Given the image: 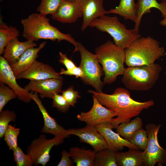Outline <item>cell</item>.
<instances>
[{
  "mask_svg": "<svg viewBox=\"0 0 166 166\" xmlns=\"http://www.w3.org/2000/svg\"><path fill=\"white\" fill-rule=\"evenodd\" d=\"M88 92L93 94L102 105L116 113V117L113 118L110 122L113 129L123 122H130L132 118L154 104L152 100L141 102L134 100L128 90L123 88H117L110 94L91 89Z\"/></svg>",
  "mask_w": 166,
  "mask_h": 166,
  "instance_id": "6da1fadb",
  "label": "cell"
},
{
  "mask_svg": "<svg viewBox=\"0 0 166 166\" xmlns=\"http://www.w3.org/2000/svg\"><path fill=\"white\" fill-rule=\"evenodd\" d=\"M49 19L39 13H33L21 21L23 27L22 36L27 40L37 41L40 39H49L59 42L65 40L75 47L74 52L78 51L77 42L69 34L60 31L51 25Z\"/></svg>",
  "mask_w": 166,
  "mask_h": 166,
  "instance_id": "7a4b0ae2",
  "label": "cell"
},
{
  "mask_svg": "<svg viewBox=\"0 0 166 166\" xmlns=\"http://www.w3.org/2000/svg\"><path fill=\"white\" fill-rule=\"evenodd\" d=\"M95 52L103 70L105 84L113 83L118 76L123 75L125 68L124 65L126 60L125 49L108 40L96 48Z\"/></svg>",
  "mask_w": 166,
  "mask_h": 166,
  "instance_id": "3957f363",
  "label": "cell"
},
{
  "mask_svg": "<svg viewBox=\"0 0 166 166\" xmlns=\"http://www.w3.org/2000/svg\"><path fill=\"white\" fill-rule=\"evenodd\" d=\"M127 66L149 65L164 55L165 51L159 42L149 36L140 37L125 49Z\"/></svg>",
  "mask_w": 166,
  "mask_h": 166,
  "instance_id": "277c9868",
  "label": "cell"
},
{
  "mask_svg": "<svg viewBox=\"0 0 166 166\" xmlns=\"http://www.w3.org/2000/svg\"><path fill=\"white\" fill-rule=\"evenodd\" d=\"M162 69L160 65L156 63L128 66L122 75L121 81L130 90L148 91L153 87L159 79Z\"/></svg>",
  "mask_w": 166,
  "mask_h": 166,
  "instance_id": "5b68a950",
  "label": "cell"
},
{
  "mask_svg": "<svg viewBox=\"0 0 166 166\" xmlns=\"http://www.w3.org/2000/svg\"><path fill=\"white\" fill-rule=\"evenodd\" d=\"M89 26L108 33L113 38L115 44L124 49L134 40L141 37L133 29H127L116 16L104 15L93 20Z\"/></svg>",
  "mask_w": 166,
  "mask_h": 166,
  "instance_id": "8992f818",
  "label": "cell"
},
{
  "mask_svg": "<svg viewBox=\"0 0 166 166\" xmlns=\"http://www.w3.org/2000/svg\"><path fill=\"white\" fill-rule=\"evenodd\" d=\"M77 49L81 58L79 66L84 75L82 80L85 84L93 87L96 91H102L105 84L101 81V77L104 73L96 55L88 50L79 42H77Z\"/></svg>",
  "mask_w": 166,
  "mask_h": 166,
  "instance_id": "52a82bcc",
  "label": "cell"
},
{
  "mask_svg": "<svg viewBox=\"0 0 166 166\" xmlns=\"http://www.w3.org/2000/svg\"><path fill=\"white\" fill-rule=\"evenodd\" d=\"M161 125L149 123L145 126L148 137L144 152V166H162L166 164V149L162 148L159 144L157 135Z\"/></svg>",
  "mask_w": 166,
  "mask_h": 166,
  "instance_id": "ba28073f",
  "label": "cell"
},
{
  "mask_svg": "<svg viewBox=\"0 0 166 166\" xmlns=\"http://www.w3.org/2000/svg\"><path fill=\"white\" fill-rule=\"evenodd\" d=\"M64 139L58 136L48 139L45 135L42 134L32 141L28 146L27 153L31 156L34 165L41 164L44 166L50 160V152L52 148L61 144Z\"/></svg>",
  "mask_w": 166,
  "mask_h": 166,
  "instance_id": "9c48e42d",
  "label": "cell"
},
{
  "mask_svg": "<svg viewBox=\"0 0 166 166\" xmlns=\"http://www.w3.org/2000/svg\"><path fill=\"white\" fill-rule=\"evenodd\" d=\"M93 104L91 109L88 112H82L77 116L80 121L85 122L87 125L93 126L106 122H111L116 116L113 111L102 105L93 95Z\"/></svg>",
  "mask_w": 166,
  "mask_h": 166,
  "instance_id": "30bf717a",
  "label": "cell"
},
{
  "mask_svg": "<svg viewBox=\"0 0 166 166\" xmlns=\"http://www.w3.org/2000/svg\"><path fill=\"white\" fill-rule=\"evenodd\" d=\"M68 130L70 135L77 136L80 142L91 146L96 153L108 148L103 136L94 126L87 125L83 128H72Z\"/></svg>",
  "mask_w": 166,
  "mask_h": 166,
  "instance_id": "8fae6325",
  "label": "cell"
},
{
  "mask_svg": "<svg viewBox=\"0 0 166 166\" xmlns=\"http://www.w3.org/2000/svg\"><path fill=\"white\" fill-rule=\"evenodd\" d=\"M16 77L10 65L2 56H0V82L7 85L14 90L18 96V99L25 103L30 102L29 91L20 87L16 81Z\"/></svg>",
  "mask_w": 166,
  "mask_h": 166,
  "instance_id": "7c38bea8",
  "label": "cell"
},
{
  "mask_svg": "<svg viewBox=\"0 0 166 166\" xmlns=\"http://www.w3.org/2000/svg\"><path fill=\"white\" fill-rule=\"evenodd\" d=\"M95 128L102 135L108 148L115 152L122 151L126 147L128 148L139 149L137 146L130 141L122 137L118 133L114 132L110 122H106L95 126ZM140 150V149H139Z\"/></svg>",
  "mask_w": 166,
  "mask_h": 166,
  "instance_id": "4fadbf2b",
  "label": "cell"
},
{
  "mask_svg": "<svg viewBox=\"0 0 166 166\" xmlns=\"http://www.w3.org/2000/svg\"><path fill=\"white\" fill-rule=\"evenodd\" d=\"M63 84V79L51 78L39 80H31L24 88L28 91L39 93L43 99L48 97L52 99L55 93L61 92Z\"/></svg>",
  "mask_w": 166,
  "mask_h": 166,
  "instance_id": "5bb4252c",
  "label": "cell"
},
{
  "mask_svg": "<svg viewBox=\"0 0 166 166\" xmlns=\"http://www.w3.org/2000/svg\"><path fill=\"white\" fill-rule=\"evenodd\" d=\"M30 96L37 105L41 112L44 120V125L41 132L44 133L51 134L55 136L65 138H68L69 135L68 130L65 129L59 125L56 120L50 116L38 97V93H30Z\"/></svg>",
  "mask_w": 166,
  "mask_h": 166,
  "instance_id": "9a60e30c",
  "label": "cell"
},
{
  "mask_svg": "<svg viewBox=\"0 0 166 166\" xmlns=\"http://www.w3.org/2000/svg\"><path fill=\"white\" fill-rule=\"evenodd\" d=\"M50 65L36 61L27 69L20 74L17 79H26L39 80L55 78L63 79V77Z\"/></svg>",
  "mask_w": 166,
  "mask_h": 166,
  "instance_id": "2e32d148",
  "label": "cell"
},
{
  "mask_svg": "<svg viewBox=\"0 0 166 166\" xmlns=\"http://www.w3.org/2000/svg\"><path fill=\"white\" fill-rule=\"evenodd\" d=\"M104 0H77L82 10L83 21L82 31L89 26L94 19L106 14V10L103 7Z\"/></svg>",
  "mask_w": 166,
  "mask_h": 166,
  "instance_id": "e0dca14e",
  "label": "cell"
},
{
  "mask_svg": "<svg viewBox=\"0 0 166 166\" xmlns=\"http://www.w3.org/2000/svg\"><path fill=\"white\" fill-rule=\"evenodd\" d=\"M83 16L82 10L77 2L64 0L57 11L51 15L52 19L62 23L75 22Z\"/></svg>",
  "mask_w": 166,
  "mask_h": 166,
  "instance_id": "ac0fdd59",
  "label": "cell"
},
{
  "mask_svg": "<svg viewBox=\"0 0 166 166\" xmlns=\"http://www.w3.org/2000/svg\"><path fill=\"white\" fill-rule=\"evenodd\" d=\"M46 43V42L44 41L40 44L38 48L32 47L29 48L16 62L10 65L16 77L34 63L38 57V53L44 47Z\"/></svg>",
  "mask_w": 166,
  "mask_h": 166,
  "instance_id": "d6986e66",
  "label": "cell"
},
{
  "mask_svg": "<svg viewBox=\"0 0 166 166\" xmlns=\"http://www.w3.org/2000/svg\"><path fill=\"white\" fill-rule=\"evenodd\" d=\"M36 46L37 44L33 41L20 42L17 38L7 44L4 51L3 57L10 65L16 62L27 49Z\"/></svg>",
  "mask_w": 166,
  "mask_h": 166,
  "instance_id": "ffe728a7",
  "label": "cell"
},
{
  "mask_svg": "<svg viewBox=\"0 0 166 166\" xmlns=\"http://www.w3.org/2000/svg\"><path fill=\"white\" fill-rule=\"evenodd\" d=\"M117 164L119 166H144V152L129 148L126 152H115Z\"/></svg>",
  "mask_w": 166,
  "mask_h": 166,
  "instance_id": "44dd1931",
  "label": "cell"
},
{
  "mask_svg": "<svg viewBox=\"0 0 166 166\" xmlns=\"http://www.w3.org/2000/svg\"><path fill=\"white\" fill-rule=\"evenodd\" d=\"M137 20L135 23L133 30L138 33L139 29L141 20L143 15L150 12L152 8H155L161 12L162 17H166V0H162L159 3L156 0H138Z\"/></svg>",
  "mask_w": 166,
  "mask_h": 166,
  "instance_id": "7402d4cb",
  "label": "cell"
},
{
  "mask_svg": "<svg viewBox=\"0 0 166 166\" xmlns=\"http://www.w3.org/2000/svg\"><path fill=\"white\" fill-rule=\"evenodd\" d=\"M138 6L134 0H121L119 5L114 9L106 10V14L110 13L119 15L125 20L136 21Z\"/></svg>",
  "mask_w": 166,
  "mask_h": 166,
  "instance_id": "603a6c76",
  "label": "cell"
},
{
  "mask_svg": "<svg viewBox=\"0 0 166 166\" xmlns=\"http://www.w3.org/2000/svg\"><path fill=\"white\" fill-rule=\"evenodd\" d=\"M73 163L77 166H93L96 152L91 149L74 147L69 152Z\"/></svg>",
  "mask_w": 166,
  "mask_h": 166,
  "instance_id": "cb8c5ba5",
  "label": "cell"
},
{
  "mask_svg": "<svg viewBox=\"0 0 166 166\" xmlns=\"http://www.w3.org/2000/svg\"><path fill=\"white\" fill-rule=\"evenodd\" d=\"M142 119L137 117L128 122H123L117 128L116 132L124 138L130 140L135 132L142 128Z\"/></svg>",
  "mask_w": 166,
  "mask_h": 166,
  "instance_id": "d4e9b609",
  "label": "cell"
},
{
  "mask_svg": "<svg viewBox=\"0 0 166 166\" xmlns=\"http://www.w3.org/2000/svg\"><path fill=\"white\" fill-rule=\"evenodd\" d=\"M19 36V32L16 27L8 26L0 20V55L3 54L7 44Z\"/></svg>",
  "mask_w": 166,
  "mask_h": 166,
  "instance_id": "484cf974",
  "label": "cell"
},
{
  "mask_svg": "<svg viewBox=\"0 0 166 166\" xmlns=\"http://www.w3.org/2000/svg\"><path fill=\"white\" fill-rule=\"evenodd\" d=\"M93 166H118L115 152L107 148L97 152Z\"/></svg>",
  "mask_w": 166,
  "mask_h": 166,
  "instance_id": "4316f807",
  "label": "cell"
},
{
  "mask_svg": "<svg viewBox=\"0 0 166 166\" xmlns=\"http://www.w3.org/2000/svg\"><path fill=\"white\" fill-rule=\"evenodd\" d=\"M64 0H41L37 10L41 15L46 16L48 14L51 15L58 10Z\"/></svg>",
  "mask_w": 166,
  "mask_h": 166,
  "instance_id": "83f0119b",
  "label": "cell"
},
{
  "mask_svg": "<svg viewBox=\"0 0 166 166\" xmlns=\"http://www.w3.org/2000/svg\"><path fill=\"white\" fill-rule=\"evenodd\" d=\"M20 132L19 128L9 124L4 135V139L9 149L13 150L18 146L17 139Z\"/></svg>",
  "mask_w": 166,
  "mask_h": 166,
  "instance_id": "f1b7e54d",
  "label": "cell"
},
{
  "mask_svg": "<svg viewBox=\"0 0 166 166\" xmlns=\"http://www.w3.org/2000/svg\"><path fill=\"white\" fill-rule=\"evenodd\" d=\"M18 97L14 90L5 83L0 82V112L9 101Z\"/></svg>",
  "mask_w": 166,
  "mask_h": 166,
  "instance_id": "f546056e",
  "label": "cell"
},
{
  "mask_svg": "<svg viewBox=\"0 0 166 166\" xmlns=\"http://www.w3.org/2000/svg\"><path fill=\"white\" fill-rule=\"evenodd\" d=\"M16 115L12 111L8 109L2 110L0 112V138L4 136L5 132L11 121H15Z\"/></svg>",
  "mask_w": 166,
  "mask_h": 166,
  "instance_id": "4dcf8cb0",
  "label": "cell"
},
{
  "mask_svg": "<svg viewBox=\"0 0 166 166\" xmlns=\"http://www.w3.org/2000/svg\"><path fill=\"white\" fill-rule=\"evenodd\" d=\"M13 151L14 160L17 166H31L34 164L31 156L25 154L18 146Z\"/></svg>",
  "mask_w": 166,
  "mask_h": 166,
  "instance_id": "1f68e13d",
  "label": "cell"
},
{
  "mask_svg": "<svg viewBox=\"0 0 166 166\" xmlns=\"http://www.w3.org/2000/svg\"><path fill=\"white\" fill-rule=\"evenodd\" d=\"M148 141L146 131L142 128L137 130L130 140L131 143L138 147L140 150L143 151L146 147Z\"/></svg>",
  "mask_w": 166,
  "mask_h": 166,
  "instance_id": "d6a6232c",
  "label": "cell"
},
{
  "mask_svg": "<svg viewBox=\"0 0 166 166\" xmlns=\"http://www.w3.org/2000/svg\"><path fill=\"white\" fill-rule=\"evenodd\" d=\"M52 99L53 107L63 113L68 111L70 106L62 95L55 93Z\"/></svg>",
  "mask_w": 166,
  "mask_h": 166,
  "instance_id": "836d02e7",
  "label": "cell"
},
{
  "mask_svg": "<svg viewBox=\"0 0 166 166\" xmlns=\"http://www.w3.org/2000/svg\"><path fill=\"white\" fill-rule=\"evenodd\" d=\"M61 92L62 95L68 104L72 107L75 106L77 102V100L81 98L79 93L77 91L74 90L73 86H69L67 89Z\"/></svg>",
  "mask_w": 166,
  "mask_h": 166,
  "instance_id": "e575fe53",
  "label": "cell"
},
{
  "mask_svg": "<svg viewBox=\"0 0 166 166\" xmlns=\"http://www.w3.org/2000/svg\"><path fill=\"white\" fill-rule=\"evenodd\" d=\"M59 73L60 75L65 74L69 76H74L76 78L80 77L82 79L84 77V75L83 72L80 66H76L73 69L65 70L61 68Z\"/></svg>",
  "mask_w": 166,
  "mask_h": 166,
  "instance_id": "d590c367",
  "label": "cell"
},
{
  "mask_svg": "<svg viewBox=\"0 0 166 166\" xmlns=\"http://www.w3.org/2000/svg\"><path fill=\"white\" fill-rule=\"evenodd\" d=\"M59 62L63 65L67 69H72L77 66L74 62L67 57L66 54L61 52H59Z\"/></svg>",
  "mask_w": 166,
  "mask_h": 166,
  "instance_id": "8d00e7d4",
  "label": "cell"
},
{
  "mask_svg": "<svg viewBox=\"0 0 166 166\" xmlns=\"http://www.w3.org/2000/svg\"><path fill=\"white\" fill-rule=\"evenodd\" d=\"M61 158L57 164V166H72L73 165V160L70 158L69 152L64 150L61 153Z\"/></svg>",
  "mask_w": 166,
  "mask_h": 166,
  "instance_id": "74e56055",
  "label": "cell"
},
{
  "mask_svg": "<svg viewBox=\"0 0 166 166\" xmlns=\"http://www.w3.org/2000/svg\"><path fill=\"white\" fill-rule=\"evenodd\" d=\"M160 24L163 26H166V17L164 18L160 21Z\"/></svg>",
  "mask_w": 166,
  "mask_h": 166,
  "instance_id": "f35d334b",
  "label": "cell"
},
{
  "mask_svg": "<svg viewBox=\"0 0 166 166\" xmlns=\"http://www.w3.org/2000/svg\"><path fill=\"white\" fill-rule=\"evenodd\" d=\"M64 0L65 1H68V2H75V1L77 0Z\"/></svg>",
  "mask_w": 166,
  "mask_h": 166,
  "instance_id": "ab89813d",
  "label": "cell"
},
{
  "mask_svg": "<svg viewBox=\"0 0 166 166\" xmlns=\"http://www.w3.org/2000/svg\"><path fill=\"white\" fill-rule=\"evenodd\" d=\"M165 74H166V72L165 73Z\"/></svg>",
  "mask_w": 166,
  "mask_h": 166,
  "instance_id": "60d3db41",
  "label": "cell"
}]
</instances>
